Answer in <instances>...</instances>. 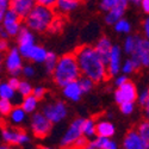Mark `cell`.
Wrapping results in <instances>:
<instances>
[{"label": "cell", "instance_id": "obj_1", "mask_svg": "<svg viewBox=\"0 0 149 149\" xmlns=\"http://www.w3.org/2000/svg\"><path fill=\"white\" fill-rule=\"evenodd\" d=\"M75 56L79 62L81 74L85 77L91 78L95 84L103 82L109 77L107 66L104 63L102 57L99 56L95 47L82 45L75 50Z\"/></svg>", "mask_w": 149, "mask_h": 149}, {"label": "cell", "instance_id": "obj_2", "mask_svg": "<svg viewBox=\"0 0 149 149\" xmlns=\"http://www.w3.org/2000/svg\"><path fill=\"white\" fill-rule=\"evenodd\" d=\"M82 75L79 62L75 56V54H66L63 56L58 57L57 65L55 67V70L53 73V79L54 82L57 86L63 87L68 82L78 80Z\"/></svg>", "mask_w": 149, "mask_h": 149}, {"label": "cell", "instance_id": "obj_3", "mask_svg": "<svg viewBox=\"0 0 149 149\" xmlns=\"http://www.w3.org/2000/svg\"><path fill=\"white\" fill-rule=\"evenodd\" d=\"M56 17V11L53 7L44 6L41 4H35L30 13L24 19V24L31 30L36 32L48 31L52 22Z\"/></svg>", "mask_w": 149, "mask_h": 149}, {"label": "cell", "instance_id": "obj_4", "mask_svg": "<svg viewBox=\"0 0 149 149\" xmlns=\"http://www.w3.org/2000/svg\"><path fill=\"white\" fill-rule=\"evenodd\" d=\"M30 127L36 137L44 139L50 134L53 123L43 112H37V113H33L31 117Z\"/></svg>", "mask_w": 149, "mask_h": 149}, {"label": "cell", "instance_id": "obj_5", "mask_svg": "<svg viewBox=\"0 0 149 149\" xmlns=\"http://www.w3.org/2000/svg\"><path fill=\"white\" fill-rule=\"evenodd\" d=\"M1 137L7 146H23L30 141L29 135L24 130L6 125L1 128Z\"/></svg>", "mask_w": 149, "mask_h": 149}, {"label": "cell", "instance_id": "obj_6", "mask_svg": "<svg viewBox=\"0 0 149 149\" xmlns=\"http://www.w3.org/2000/svg\"><path fill=\"white\" fill-rule=\"evenodd\" d=\"M130 57L142 68H149V40L137 36V43Z\"/></svg>", "mask_w": 149, "mask_h": 149}, {"label": "cell", "instance_id": "obj_7", "mask_svg": "<svg viewBox=\"0 0 149 149\" xmlns=\"http://www.w3.org/2000/svg\"><path fill=\"white\" fill-rule=\"evenodd\" d=\"M82 124H84V118H78L75 120H73L70 123L69 128L67 129V131L65 132L63 137H62L60 146L63 148H69V147H74L77 140L82 136Z\"/></svg>", "mask_w": 149, "mask_h": 149}, {"label": "cell", "instance_id": "obj_8", "mask_svg": "<svg viewBox=\"0 0 149 149\" xmlns=\"http://www.w3.org/2000/svg\"><path fill=\"white\" fill-rule=\"evenodd\" d=\"M23 55L18 48H12L5 55V67L12 77H18L23 73Z\"/></svg>", "mask_w": 149, "mask_h": 149}, {"label": "cell", "instance_id": "obj_9", "mask_svg": "<svg viewBox=\"0 0 149 149\" xmlns=\"http://www.w3.org/2000/svg\"><path fill=\"white\" fill-rule=\"evenodd\" d=\"M42 112L52 120L53 124H57L67 117L68 109H67V105L63 102L58 100V102H54V103L45 105L43 107Z\"/></svg>", "mask_w": 149, "mask_h": 149}, {"label": "cell", "instance_id": "obj_10", "mask_svg": "<svg viewBox=\"0 0 149 149\" xmlns=\"http://www.w3.org/2000/svg\"><path fill=\"white\" fill-rule=\"evenodd\" d=\"M137 97L139 93L136 90V86L129 80L119 87H117V90L115 91V100L118 105L127 102H136Z\"/></svg>", "mask_w": 149, "mask_h": 149}, {"label": "cell", "instance_id": "obj_11", "mask_svg": "<svg viewBox=\"0 0 149 149\" xmlns=\"http://www.w3.org/2000/svg\"><path fill=\"white\" fill-rule=\"evenodd\" d=\"M17 37H18V49H19V52L23 55V57L28 58L30 50L35 45V36L26 25H23L22 29H20V32L18 33Z\"/></svg>", "mask_w": 149, "mask_h": 149}, {"label": "cell", "instance_id": "obj_12", "mask_svg": "<svg viewBox=\"0 0 149 149\" xmlns=\"http://www.w3.org/2000/svg\"><path fill=\"white\" fill-rule=\"evenodd\" d=\"M22 18L17 15V12H15L12 8H8L5 12V17L3 20V26L5 30L8 32L10 36H18L22 29Z\"/></svg>", "mask_w": 149, "mask_h": 149}, {"label": "cell", "instance_id": "obj_13", "mask_svg": "<svg viewBox=\"0 0 149 149\" xmlns=\"http://www.w3.org/2000/svg\"><path fill=\"white\" fill-rule=\"evenodd\" d=\"M122 70V49L119 45H113L107 63L109 77H116Z\"/></svg>", "mask_w": 149, "mask_h": 149}, {"label": "cell", "instance_id": "obj_14", "mask_svg": "<svg viewBox=\"0 0 149 149\" xmlns=\"http://www.w3.org/2000/svg\"><path fill=\"white\" fill-rule=\"evenodd\" d=\"M122 146L125 149H146V144L137 129H131L128 131V134L123 140Z\"/></svg>", "mask_w": 149, "mask_h": 149}, {"label": "cell", "instance_id": "obj_15", "mask_svg": "<svg viewBox=\"0 0 149 149\" xmlns=\"http://www.w3.org/2000/svg\"><path fill=\"white\" fill-rule=\"evenodd\" d=\"M35 4H36L35 0H11L10 8L17 12V15L24 20L30 13V11L35 6Z\"/></svg>", "mask_w": 149, "mask_h": 149}, {"label": "cell", "instance_id": "obj_16", "mask_svg": "<svg viewBox=\"0 0 149 149\" xmlns=\"http://www.w3.org/2000/svg\"><path fill=\"white\" fill-rule=\"evenodd\" d=\"M94 47H95V50L98 52L99 56H100L102 60L104 61V63L107 66L113 44L111 43V41L107 38V37H100V38L98 40V42L95 43Z\"/></svg>", "mask_w": 149, "mask_h": 149}, {"label": "cell", "instance_id": "obj_17", "mask_svg": "<svg viewBox=\"0 0 149 149\" xmlns=\"http://www.w3.org/2000/svg\"><path fill=\"white\" fill-rule=\"evenodd\" d=\"M62 91H63V95L72 102H79L81 95L84 94V92L80 87L79 80H74V81L68 82L66 86L62 87Z\"/></svg>", "mask_w": 149, "mask_h": 149}, {"label": "cell", "instance_id": "obj_18", "mask_svg": "<svg viewBox=\"0 0 149 149\" xmlns=\"http://www.w3.org/2000/svg\"><path fill=\"white\" fill-rule=\"evenodd\" d=\"M88 149H117L118 144L111 140V137H104V136H97L95 139L88 141Z\"/></svg>", "mask_w": 149, "mask_h": 149}, {"label": "cell", "instance_id": "obj_19", "mask_svg": "<svg viewBox=\"0 0 149 149\" xmlns=\"http://www.w3.org/2000/svg\"><path fill=\"white\" fill-rule=\"evenodd\" d=\"M128 5L124 4V3H120L118 1L116 6H113L111 10H109L106 12V16H105V22L109 24V25H113V24L119 20L120 18H123L124 16V12H125Z\"/></svg>", "mask_w": 149, "mask_h": 149}, {"label": "cell", "instance_id": "obj_20", "mask_svg": "<svg viewBox=\"0 0 149 149\" xmlns=\"http://www.w3.org/2000/svg\"><path fill=\"white\" fill-rule=\"evenodd\" d=\"M80 4V0H57L55 11L60 15H67L74 11Z\"/></svg>", "mask_w": 149, "mask_h": 149}, {"label": "cell", "instance_id": "obj_21", "mask_svg": "<svg viewBox=\"0 0 149 149\" xmlns=\"http://www.w3.org/2000/svg\"><path fill=\"white\" fill-rule=\"evenodd\" d=\"M48 53L45 49L41 45H33V48L30 50L29 53V56H28V60H31L36 63H44L45 62V58L48 56Z\"/></svg>", "mask_w": 149, "mask_h": 149}, {"label": "cell", "instance_id": "obj_22", "mask_svg": "<svg viewBox=\"0 0 149 149\" xmlns=\"http://www.w3.org/2000/svg\"><path fill=\"white\" fill-rule=\"evenodd\" d=\"M115 125L109 120H100L97 123V136L104 137H112L115 135Z\"/></svg>", "mask_w": 149, "mask_h": 149}, {"label": "cell", "instance_id": "obj_23", "mask_svg": "<svg viewBox=\"0 0 149 149\" xmlns=\"http://www.w3.org/2000/svg\"><path fill=\"white\" fill-rule=\"evenodd\" d=\"M25 116H26V112L22 106H15L12 109L11 113L8 115V118L11 123H13L15 125H19V124H22L25 120Z\"/></svg>", "mask_w": 149, "mask_h": 149}, {"label": "cell", "instance_id": "obj_24", "mask_svg": "<svg viewBox=\"0 0 149 149\" xmlns=\"http://www.w3.org/2000/svg\"><path fill=\"white\" fill-rule=\"evenodd\" d=\"M38 98H36L33 94H30L28 97H24L23 102L20 104V106L25 110L26 113H32L35 112V110L37 109V105H38Z\"/></svg>", "mask_w": 149, "mask_h": 149}, {"label": "cell", "instance_id": "obj_25", "mask_svg": "<svg viewBox=\"0 0 149 149\" xmlns=\"http://www.w3.org/2000/svg\"><path fill=\"white\" fill-rule=\"evenodd\" d=\"M82 134L88 139H93L97 135V124L93 119L87 118L84 119V124H82Z\"/></svg>", "mask_w": 149, "mask_h": 149}, {"label": "cell", "instance_id": "obj_26", "mask_svg": "<svg viewBox=\"0 0 149 149\" xmlns=\"http://www.w3.org/2000/svg\"><path fill=\"white\" fill-rule=\"evenodd\" d=\"M137 131L141 135V137L146 144V149H149V119H144L142 120L139 125H137Z\"/></svg>", "mask_w": 149, "mask_h": 149}, {"label": "cell", "instance_id": "obj_27", "mask_svg": "<svg viewBox=\"0 0 149 149\" xmlns=\"http://www.w3.org/2000/svg\"><path fill=\"white\" fill-rule=\"evenodd\" d=\"M16 90L7 82H0V98L6 99H13L15 98Z\"/></svg>", "mask_w": 149, "mask_h": 149}, {"label": "cell", "instance_id": "obj_28", "mask_svg": "<svg viewBox=\"0 0 149 149\" xmlns=\"http://www.w3.org/2000/svg\"><path fill=\"white\" fill-rule=\"evenodd\" d=\"M57 61H58V57L56 56V54L54 53H48V56L45 58V62H44V66H45V70L49 73V74H53L54 70H55V67L57 65Z\"/></svg>", "mask_w": 149, "mask_h": 149}, {"label": "cell", "instance_id": "obj_29", "mask_svg": "<svg viewBox=\"0 0 149 149\" xmlns=\"http://www.w3.org/2000/svg\"><path fill=\"white\" fill-rule=\"evenodd\" d=\"M141 67L139 66V63L136 61H134L131 57L130 58H128L125 62H124V65H122V73L123 74H127V75H129V74H131V73H134V72H136L137 69H140Z\"/></svg>", "mask_w": 149, "mask_h": 149}, {"label": "cell", "instance_id": "obj_30", "mask_svg": "<svg viewBox=\"0 0 149 149\" xmlns=\"http://www.w3.org/2000/svg\"><path fill=\"white\" fill-rule=\"evenodd\" d=\"M113 28H115V31L118 32V33H129L130 30H131L130 23L124 18H120L119 20H117L113 24Z\"/></svg>", "mask_w": 149, "mask_h": 149}, {"label": "cell", "instance_id": "obj_31", "mask_svg": "<svg viewBox=\"0 0 149 149\" xmlns=\"http://www.w3.org/2000/svg\"><path fill=\"white\" fill-rule=\"evenodd\" d=\"M13 107L15 106L11 103V99L0 98V115L3 117H8V115L11 113V111Z\"/></svg>", "mask_w": 149, "mask_h": 149}, {"label": "cell", "instance_id": "obj_32", "mask_svg": "<svg viewBox=\"0 0 149 149\" xmlns=\"http://www.w3.org/2000/svg\"><path fill=\"white\" fill-rule=\"evenodd\" d=\"M78 80H79L80 87H81V90H82V92H84V93H88V92H91V91L93 90L94 84H95V82H94L91 78L85 77V75H81Z\"/></svg>", "mask_w": 149, "mask_h": 149}, {"label": "cell", "instance_id": "obj_33", "mask_svg": "<svg viewBox=\"0 0 149 149\" xmlns=\"http://www.w3.org/2000/svg\"><path fill=\"white\" fill-rule=\"evenodd\" d=\"M136 43H137V36H128L125 41H124V52L131 55L136 47Z\"/></svg>", "mask_w": 149, "mask_h": 149}, {"label": "cell", "instance_id": "obj_34", "mask_svg": "<svg viewBox=\"0 0 149 149\" xmlns=\"http://www.w3.org/2000/svg\"><path fill=\"white\" fill-rule=\"evenodd\" d=\"M17 91H18L19 94L24 98V97H28V95L32 94V92H33V87L31 86V84L28 82V81H20L19 87H18Z\"/></svg>", "mask_w": 149, "mask_h": 149}, {"label": "cell", "instance_id": "obj_35", "mask_svg": "<svg viewBox=\"0 0 149 149\" xmlns=\"http://www.w3.org/2000/svg\"><path fill=\"white\" fill-rule=\"evenodd\" d=\"M62 28H63V20H62L61 17H58L56 15V17L54 18V20L50 24V26H49L48 31L52 32V33H57V32H60L62 30Z\"/></svg>", "mask_w": 149, "mask_h": 149}, {"label": "cell", "instance_id": "obj_36", "mask_svg": "<svg viewBox=\"0 0 149 149\" xmlns=\"http://www.w3.org/2000/svg\"><path fill=\"white\" fill-rule=\"evenodd\" d=\"M119 109L123 115H127V116L131 115L135 110V102H127V103L119 104Z\"/></svg>", "mask_w": 149, "mask_h": 149}, {"label": "cell", "instance_id": "obj_37", "mask_svg": "<svg viewBox=\"0 0 149 149\" xmlns=\"http://www.w3.org/2000/svg\"><path fill=\"white\" fill-rule=\"evenodd\" d=\"M117 3H118V0H100V10L107 12L113 6H116Z\"/></svg>", "mask_w": 149, "mask_h": 149}, {"label": "cell", "instance_id": "obj_38", "mask_svg": "<svg viewBox=\"0 0 149 149\" xmlns=\"http://www.w3.org/2000/svg\"><path fill=\"white\" fill-rule=\"evenodd\" d=\"M88 143V137H86L85 135L80 136V137L77 140L75 144H74V148H86Z\"/></svg>", "mask_w": 149, "mask_h": 149}, {"label": "cell", "instance_id": "obj_39", "mask_svg": "<svg viewBox=\"0 0 149 149\" xmlns=\"http://www.w3.org/2000/svg\"><path fill=\"white\" fill-rule=\"evenodd\" d=\"M148 95H149V88L143 90V91L139 94V97H137V102H139V104H140L141 106H143V105L146 104L147 99H148Z\"/></svg>", "mask_w": 149, "mask_h": 149}, {"label": "cell", "instance_id": "obj_40", "mask_svg": "<svg viewBox=\"0 0 149 149\" xmlns=\"http://www.w3.org/2000/svg\"><path fill=\"white\" fill-rule=\"evenodd\" d=\"M45 92H47V90L43 87V86H37V87H35V88H33L32 94H33L36 98L42 99V98L45 95Z\"/></svg>", "mask_w": 149, "mask_h": 149}, {"label": "cell", "instance_id": "obj_41", "mask_svg": "<svg viewBox=\"0 0 149 149\" xmlns=\"http://www.w3.org/2000/svg\"><path fill=\"white\" fill-rule=\"evenodd\" d=\"M128 75L127 74H122V75H116V79H115V85L117 86V87H119V86H122L123 84H125L128 81Z\"/></svg>", "mask_w": 149, "mask_h": 149}, {"label": "cell", "instance_id": "obj_42", "mask_svg": "<svg viewBox=\"0 0 149 149\" xmlns=\"http://www.w3.org/2000/svg\"><path fill=\"white\" fill-rule=\"evenodd\" d=\"M35 68L32 66H25V67H23V74H24V77H26V78H32L35 75Z\"/></svg>", "mask_w": 149, "mask_h": 149}, {"label": "cell", "instance_id": "obj_43", "mask_svg": "<svg viewBox=\"0 0 149 149\" xmlns=\"http://www.w3.org/2000/svg\"><path fill=\"white\" fill-rule=\"evenodd\" d=\"M35 1H36V4H41L44 6H49V7L55 8L57 0H35Z\"/></svg>", "mask_w": 149, "mask_h": 149}, {"label": "cell", "instance_id": "obj_44", "mask_svg": "<svg viewBox=\"0 0 149 149\" xmlns=\"http://www.w3.org/2000/svg\"><path fill=\"white\" fill-rule=\"evenodd\" d=\"M142 26H143V33H144V37L149 40V17H147V18L143 20Z\"/></svg>", "mask_w": 149, "mask_h": 149}, {"label": "cell", "instance_id": "obj_45", "mask_svg": "<svg viewBox=\"0 0 149 149\" xmlns=\"http://www.w3.org/2000/svg\"><path fill=\"white\" fill-rule=\"evenodd\" d=\"M0 50L3 53H7L10 49H8V41L5 38H0Z\"/></svg>", "mask_w": 149, "mask_h": 149}, {"label": "cell", "instance_id": "obj_46", "mask_svg": "<svg viewBox=\"0 0 149 149\" xmlns=\"http://www.w3.org/2000/svg\"><path fill=\"white\" fill-rule=\"evenodd\" d=\"M8 84L13 87L16 91L18 90V87H19V84H20V80L17 78V77H12L10 80H8Z\"/></svg>", "mask_w": 149, "mask_h": 149}, {"label": "cell", "instance_id": "obj_47", "mask_svg": "<svg viewBox=\"0 0 149 149\" xmlns=\"http://www.w3.org/2000/svg\"><path fill=\"white\" fill-rule=\"evenodd\" d=\"M140 5H141V8L143 10L144 13L149 15V0H142Z\"/></svg>", "mask_w": 149, "mask_h": 149}, {"label": "cell", "instance_id": "obj_48", "mask_svg": "<svg viewBox=\"0 0 149 149\" xmlns=\"http://www.w3.org/2000/svg\"><path fill=\"white\" fill-rule=\"evenodd\" d=\"M142 107H143V113H144V117H146L147 119H149V95H148V99H147L146 104H144Z\"/></svg>", "mask_w": 149, "mask_h": 149}, {"label": "cell", "instance_id": "obj_49", "mask_svg": "<svg viewBox=\"0 0 149 149\" xmlns=\"http://www.w3.org/2000/svg\"><path fill=\"white\" fill-rule=\"evenodd\" d=\"M10 1L11 0H0V10L7 11L10 8Z\"/></svg>", "mask_w": 149, "mask_h": 149}, {"label": "cell", "instance_id": "obj_50", "mask_svg": "<svg viewBox=\"0 0 149 149\" xmlns=\"http://www.w3.org/2000/svg\"><path fill=\"white\" fill-rule=\"evenodd\" d=\"M8 37H11V36H10L8 32L5 30V28L1 26V28H0V38H5V40H7Z\"/></svg>", "mask_w": 149, "mask_h": 149}, {"label": "cell", "instance_id": "obj_51", "mask_svg": "<svg viewBox=\"0 0 149 149\" xmlns=\"http://www.w3.org/2000/svg\"><path fill=\"white\" fill-rule=\"evenodd\" d=\"M4 63H5V55H4V53L1 50H0V70H1Z\"/></svg>", "mask_w": 149, "mask_h": 149}, {"label": "cell", "instance_id": "obj_52", "mask_svg": "<svg viewBox=\"0 0 149 149\" xmlns=\"http://www.w3.org/2000/svg\"><path fill=\"white\" fill-rule=\"evenodd\" d=\"M5 12H6V11H4V10H0V23H3V20H4Z\"/></svg>", "mask_w": 149, "mask_h": 149}, {"label": "cell", "instance_id": "obj_53", "mask_svg": "<svg viewBox=\"0 0 149 149\" xmlns=\"http://www.w3.org/2000/svg\"><path fill=\"white\" fill-rule=\"evenodd\" d=\"M118 1H120V3H124V4H127V5H128V4L130 3V0H118Z\"/></svg>", "mask_w": 149, "mask_h": 149}, {"label": "cell", "instance_id": "obj_54", "mask_svg": "<svg viewBox=\"0 0 149 149\" xmlns=\"http://www.w3.org/2000/svg\"><path fill=\"white\" fill-rule=\"evenodd\" d=\"M130 1H131V3H135V4H140L142 0H130Z\"/></svg>", "mask_w": 149, "mask_h": 149}, {"label": "cell", "instance_id": "obj_55", "mask_svg": "<svg viewBox=\"0 0 149 149\" xmlns=\"http://www.w3.org/2000/svg\"><path fill=\"white\" fill-rule=\"evenodd\" d=\"M0 116H1V115H0Z\"/></svg>", "mask_w": 149, "mask_h": 149}]
</instances>
